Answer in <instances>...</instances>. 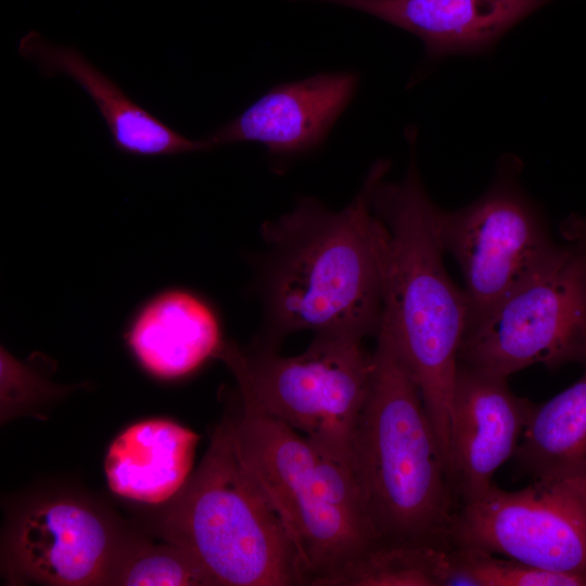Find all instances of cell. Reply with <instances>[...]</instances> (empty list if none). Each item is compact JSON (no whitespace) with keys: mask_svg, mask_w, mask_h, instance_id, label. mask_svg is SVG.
<instances>
[{"mask_svg":"<svg viewBox=\"0 0 586 586\" xmlns=\"http://www.w3.org/2000/svg\"><path fill=\"white\" fill-rule=\"evenodd\" d=\"M388 169L390 161L379 160L367 174L382 271L380 326L390 333L419 388L448 463L467 297L446 270L441 208L426 193L415 160L398 182L384 180Z\"/></svg>","mask_w":586,"mask_h":586,"instance_id":"cell-1","label":"cell"},{"mask_svg":"<svg viewBox=\"0 0 586 586\" xmlns=\"http://www.w3.org/2000/svg\"><path fill=\"white\" fill-rule=\"evenodd\" d=\"M269 247L263 275L264 342L291 333L377 335L383 308L382 271L368 175L344 208L302 196L263 225Z\"/></svg>","mask_w":586,"mask_h":586,"instance_id":"cell-2","label":"cell"},{"mask_svg":"<svg viewBox=\"0 0 586 586\" xmlns=\"http://www.w3.org/2000/svg\"><path fill=\"white\" fill-rule=\"evenodd\" d=\"M352 471L377 542L445 539L456 496L419 388L380 326Z\"/></svg>","mask_w":586,"mask_h":586,"instance_id":"cell-3","label":"cell"},{"mask_svg":"<svg viewBox=\"0 0 586 586\" xmlns=\"http://www.w3.org/2000/svg\"><path fill=\"white\" fill-rule=\"evenodd\" d=\"M155 531L189 551L214 585H309L288 527L240 461L230 417L213 431L202 461L161 511Z\"/></svg>","mask_w":586,"mask_h":586,"instance_id":"cell-4","label":"cell"},{"mask_svg":"<svg viewBox=\"0 0 586 586\" xmlns=\"http://www.w3.org/2000/svg\"><path fill=\"white\" fill-rule=\"evenodd\" d=\"M230 418L240 461L288 527L309 585L330 586L377 543L352 468L279 420Z\"/></svg>","mask_w":586,"mask_h":586,"instance_id":"cell-5","label":"cell"},{"mask_svg":"<svg viewBox=\"0 0 586 586\" xmlns=\"http://www.w3.org/2000/svg\"><path fill=\"white\" fill-rule=\"evenodd\" d=\"M362 341L315 334L295 356H281L262 340L246 347L225 342L217 358L235 379L241 412L279 420L352 468L354 431L373 370Z\"/></svg>","mask_w":586,"mask_h":586,"instance_id":"cell-6","label":"cell"},{"mask_svg":"<svg viewBox=\"0 0 586 586\" xmlns=\"http://www.w3.org/2000/svg\"><path fill=\"white\" fill-rule=\"evenodd\" d=\"M561 235L537 272L466 330L460 362L504 378L586 362V216H569Z\"/></svg>","mask_w":586,"mask_h":586,"instance_id":"cell-7","label":"cell"},{"mask_svg":"<svg viewBox=\"0 0 586 586\" xmlns=\"http://www.w3.org/2000/svg\"><path fill=\"white\" fill-rule=\"evenodd\" d=\"M520 173L521 162L510 155L477 200L456 211L441 208L442 241L464 282L467 329L526 282L559 246L521 188Z\"/></svg>","mask_w":586,"mask_h":586,"instance_id":"cell-8","label":"cell"},{"mask_svg":"<svg viewBox=\"0 0 586 586\" xmlns=\"http://www.w3.org/2000/svg\"><path fill=\"white\" fill-rule=\"evenodd\" d=\"M448 540L544 570L586 575V474L494 484L456 510Z\"/></svg>","mask_w":586,"mask_h":586,"instance_id":"cell-9","label":"cell"},{"mask_svg":"<svg viewBox=\"0 0 586 586\" xmlns=\"http://www.w3.org/2000/svg\"><path fill=\"white\" fill-rule=\"evenodd\" d=\"M123 538L89 504L52 497L27 507L14 521L4 546L11 582L54 586L106 585Z\"/></svg>","mask_w":586,"mask_h":586,"instance_id":"cell-10","label":"cell"},{"mask_svg":"<svg viewBox=\"0 0 586 586\" xmlns=\"http://www.w3.org/2000/svg\"><path fill=\"white\" fill-rule=\"evenodd\" d=\"M532 407L533 403L510 390L507 378L459 361L451 397L448 472L462 504L488 489L496 471L513 457Z\"/></svg>","mask_w":586,"mask_h":586,"instance_id":"cell-11","label":"cell"},{"mask_svg":"<svg viewBox=\"0 0 586 586\" xmlns=\"http://www.w3.org/2000/svg\"><path fill=\"white\" fill-rule=\"evenodd\" d=\"M358 84L359 75L353 71L323 72L278 84L203 139L208 151L257 142L276 161L300 157L324 143Z\"/></svg>","mask_w":586,"mask_h":586,"instance_id":"cell-12","label":"cell"},{"mask_svg":"<svg viewBox=\"0 0 586 586\" xmlns=\"http://www.w3.org/2000/svg\"><path fill=\"white\" fill-rule=\"evenodd\" d=\"M341 5L418 37L426 60L491 52L522 20L553 0H306Z\"/></svg>","mask_w":586,"mask_h":586,"instance_id":"cell-13","label":"cell"},{"mask_svg":"<svg viewBox=\"0 0 586 586\" xmlns=\"http://www.w3.org/2000/svg\"><path fill=\"white\" fill-rule=\"evenodd\" d=\"M125 344L141 369L161 381H176L217 358L225 340L213 305L186 288L161 290L133 311Z\"/></svg>","mask_w":586,"mask_h":586,"instance_id":"cell-14","label":"cell"},{"mask_svg":"<svg viewBox=\"0 0 586 586\" xmlns=\"http://www.w3.org/2000/svg\"><path fill=\"white\" fill-rule=\"evenodd\" d=\"M18 52L36 63L44 76L72 78L95 104L118 152L162 157L208 151L203 138H186L137 104L76 48L52 43L30 30L20 39Z\"/></svg>","mask_w":586,"mask_h":586,"instance_id":"cell-15","label":"cell"},{"mask_svg":"<svg viewBox=\"0 0 586 586\" xmlns=\"http://www.w3.org/2000/svg\"><path fill=\"white\" fill-rule=\"evenodd\" d=\"M200 436L168 419H146L111 443L104 473L110 489L149 505L170 500L186 484Z\"/></svg>","mask_w":586,"mask_h":586,"instance_id":"cell-16","label":"cell"},{"mask_svg":"<svg viewBox=\"0 0 586 586\" xmlns=\"http://www.w3.org/2000/svg\"><path fill=\"white\" fill-rule=\"evenodd\" d=\"M572 385L531 409L517 468L532 480L586 474V362Z\"/></svg>","mask_w":586,"mask_h":586,"instance_id":"cell-17","label":"cell"},{"mask_svg":"<svg viewBox=\"0 0 586 586\" xmlns=\"http://www.w3.org/2000/svg\"><path fill=\"white\" fill-rule=\"evenodd\" d=\"M449 549L447 538L377 542L330 586H445Z\"/></svg>","mask_w":586,"mask_h":586,"instance_id":"cell-18","label":"cell"},{"mask_svg":"<svg viewBox=\"0 0 586 586\" xmlns=\"http://www.w3.org/2000/svg\"><path fill=\"white\" fill-rule=\"evenodd\" d=\"M106 585L207 586L214 582L199 561L177 545H153L142 539L123 538Z\"/></svg>","mask_w":586,"mask_h":586,"instance_id":"cell-19","label":"cell"},{"mask_svg":"<svg viewBox=\"0 0 586 586\" xmlns=\"http://www.w3.org/2000/svg\"><path fill=\"white\" fill-rule=\"evenodd\" d=\"M445 586H586V575L544 570L451 544Z\"/></svg>","mask_w":586,"mask_h":586,"instance_id":"cell-20","label":"cell"},{"mask_svg":"<svg viewBox=\"0 0 586 586\" xmlns=\"http://www.w3.org/2000/svg\"><path fill=\"white\" fill-rule=\"evenodd\" d=\"M48 383L1 348V419L5 421L49 394Z\"/></svg>","mask_w":586,"mask_h":586,"instance_id":"cell-21","label":"cell"}]
</instances>
